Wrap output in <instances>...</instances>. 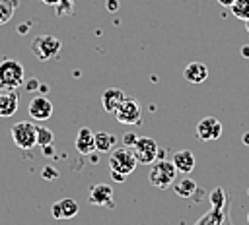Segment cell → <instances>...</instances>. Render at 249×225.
Instances as JSON below:
<instances>
[{
  "mask_svg": "<svg viewBox=\"0 0 249 225\" xmlns=\"http://www.w3.org/2000/svg\"><path fill=\"white\" fill-rule=\"evenodd\" d=\"M247 194H249V188H247Z\"/></svg>",
  "mask_w": 249,
  "mask_h": 225,
  "instance_id": "74e56055",
  "label": "cell"
},
{
  "mask_svg": "<svg viewBox=\"0 0 249 225\" xmlns=\"http://www.w3.org/2000/svg\"><path fill=\"white\" fill-rule=\"evenodd\" d=\"M245 29H247V33H249V19L245 21Z\"/></svg>",
  "mask_w": 249,
  "mask_h": 225,
  "instance_id": "e575fe53",
  "label": "cell"
},
{
  "mask_svg": "<svg viewBox=\"0 0 249 225\" xmlns=\"http://www.w3.org/2000/svg\"><path fill=\"white\" fill-rule=\"evenodd\" d=\"M37 87H39V81H37L35 78H31V80L25 83V89H27V91H33V89H37Z\"/></svg>",
  "mask_w": 249,
  "mask_h": 225,
  "instance_id": "83f0119b",
  "label": "cell"
},
{
  "mask_svg": "<svg viewBox=\"0 0 249 225\" xmlns=\"http://www.w3.org/2000/svg\"><path fill=\"white\" fill-rule=\"evenodd\" d=\"M80 211V206L72 198H62L51 206V213L54 219H70Z\"/></svg>",
  "mask_w": 249,
  "mask_h": 225,
  "instance_id": "7c38bea8",
  "label": "cell"
},
{
  "mask_svg": "<svg viewBox=\"0 0 249 225\" xmlns=\"http://www.w3.org/2000/svg\"><path fill=\"white\" fill-rule=\"evenodd\" d=\"M136 159H134V155H132V151H130V147H117V149H113L111 151V155H109V171H115V173H121V175H124V177H128V175H132L134 173V169H136Z\"/></svg>",
  "mask_w": 249,
  "mask_h": 225,
  "instance_id": "277c9868",
  "label": "cell"
},
{
  "mask_svg": "<svg viewBox=\"0 0 249 225\" xmlns=\"http://www.w3.org/2000/svg\"><path fill=\"white\" fill-rule=\"evenodd\" d=\"M60 47H62V43H60L58 37H54V35H37V37L31 41L29 50H31V54H33L37 60L45 62V60L54 58V56L60 52Z\"/></svg>",
  "mask_w": 249,
  "mask_h": 225,
  "instance_id": "7a4b0ae2",
  "label": "cell"
},
{
  "mask_svg": "<svg viewBox=\"0 0 249 225\" xmlns=\"http://www.w3.org/2000/svg\"><path fill=\"white\" fill-rule=\"evenodd\" d=\"M18 10V0H0V25L8 23Z\"/></svg>",
  "mask_w": 249,
  "mask_h": 225,
  "instance_id": "d6986e66",
  "label": "cell"
},
{
  "mask_svg": "<svg viewBox=\"0 0 249 225\" xmlns=\"http://www.w3.org/2000/svg\"><path fill=\"white\" fill-rule=\"evenodd\" d=\"M105 8H107V12H117L119 10V0H105Z\"/></svg>",
  "mask_w": 249,
  "mask_h": 225,
  "instance_id": "484cf974",
  "label": "cell"
},
{
  "mask_svg": "<svg viewBox=\"0 0 249 225\" xmlns=\"http://www.w3.org/2000/svg\"><path fill=\"white\" fill-rule=\"evenodd\" d=\"M12 140L19 149H31L37 145V126L31 120H19L12 126Z\"/></svg>",
  "mask_w": 249,
  "mask_h": 225,
  "instance_id": "3957f363",
  "label": "cell"
},
{
  "mask_svg": "<svg viewBox=\"0 0 249 225\" xmlns=\"http://www.w3.org/2000/svg\"><path fill=\"white\" fill-rule=\"evenodd\" d=\"M173 192L181 198H195L196 200V192H198V184L191 178V177H177L173 180Z\"/></svg>",
  "mask_w": 249,
  "mask_h": 225,
  "instance_id": "9a60e30c",
  "label": "cell"
},
{
  "mask_svg": "<svg viewBox=\"0 0 249 225\" xmlns=\"http://www.w3.org/2000/svg\"><path fill=\"white\" fill-rule=\"evenodd\" d=\"M43 153H45V155H51V153H53V144H51V145H43Z\"/></svg>",
  "mask_w": 249,
  "mask_h": 225,
  "instance_id": "f546056e",
  "label": "cell"
},
{
  "mask_svg": "<svg viewBox=\"0 0 249 225\" xmlns=\"http://www.w3.org/2000/svg\"><path fill=\"white\" fill-rule=\"evenodd\" d=\"M241 56L243 58H249V45H243L241 47Z\"/></svg>",
  "mask_w": 249,
  "mask_h": 225,
  "instance_id": "f1b7e54d",
  "label": "cell"
},
{
  "mask_svg": "<svg viewBox=\"0 0 249 225\" xmlns=\"http://www.w3.org/2000/svg\"><path fill=\"white\" fill-rule=\"evenodd\" d=\"M230 200H228V194H226V190L222 188V186H216L212 192H210V206L212 208H222V206H226Z\"/></svg>",
  "mask_w": 249,
  "mask_h": 225,
  "instance_id": "44dd1931",
  "label": "cell"
},
{
  "mask_svg": "<svg viewBox=\"0 0 249 225\" xmlns=\"http://www.w3.org/2000/svg\"><path fill=\"white\" fill-rule=\"evenodd\" d=\"M136 140H138V136H134L132 132H126V134L123 136V145H124V147H132Z\"/></svg>",
  "mask_w": 249,
  "mask_h": 225,
  "instance_id": "d4e9b609",
  "label": "cell"
},
{
  "mask_svg": "<svg viewBox=\"0 0 249 225\" xmlns=\"http://www.w3.org/2000/svg\"><path fill=\"white\" fill-rule=\"evenodd\" d=\"M27 112L33 120H47L53 114V103L45 95H35L27 105Z\"/></svg>",
  "mask_w": 249,
  "mask_h": 225,
  "instance_id": "30bf717a",
  "label": "cell"
},
{
  "mask_svg": "<svg viewBox=\"0 0 249 225\" xmlns=\"http://www.w3.org/2000/svg\"><path fill=\"white\" fill-rule=\"evenodd\" d=\"M218 4H220V6H226V8H230V6L233 4V0H218Z\"/></svg>",
  "mask_w": 249,
  "mask_h": 225,
  "instance_id": "4dcf8cb0",
  "label": "cell"
},
{
  "mask_svg": "<svg viewBox=\"0 0 249 225\" xmlns=\"http://www.w3.org/2000/svg\"><path fill=\"white\" fill-rule=\"evenodd\" d=\"M158 149H160V145L154 138H138L134 142V145L130 147L136 163H140V165H152L158 159Z\"/></svg>",
  "mask_w": 249,
  "mask_h": 225,
  "instance_id": "52a82bcc",
  "label": "cell"
},
{
  "mask_svg": "<svg viewBox=\"0 0 249 225\" xmlns=\"http://www.w3.org/2000/svg\"><path fill=\"white\" fill-rule=\"evenodd\" d=\"M171 163L175 165L177 173H181V175H191L193 169H195V165H196V159H195V155H193L191 149H179V151L173 153Z\"/></svg>",
  "mask_w": 249,
  "mask_h": 225,
  "instance_id": "4fadbf2b",
  "label": "cell"
},
{
  "mask_svg": "<svg viewBox=\"0 0 249 225\" xmlns=\"http://www.w3.org/2000/svg\"><path fill=\"white\" fill-rule=\"evenodd\" d=\"M41 2H43V4H47V6H56V2H58V0H41Z\"/></svg>",
  "mask_w": 249,
  "mask_h": 225,
  "instance_id": "1f68e13d",
  "label": "cell"
},
{
  "mask_svg": "<svg viewBox=\"0 0 249 225\" xmlns=\"http://www.w3.org/2000/svg\"><path fill=\"white\" fill-rule=\"evenodd\" d=\"M183 78H185L189 83L198 85V83L206 81V78H208V68H206V64H202V62H189V64L185 66V70H183Z\"/></svg>",
  "mask_w": 249,
  "mask_h": 225,
  "instance_id": "5bb4252c",
  "label": "cell"
},
{
  "mask_svg": "<svg viewBox=\"0 0 249 225\" xmlns=\"http://www.w3.org/2000/svg\"><path fill=\"white\" fill-rule=\"evenodd\" d=\"M74 145H76L78 153H82V155L93 153L95 151V132L91 128H88V126H82L78 130V134H76Z\"/></svg>",
  "mask_w": 249,
  "mask_h": 225,
  "instance_id": "8fae6325",
  "label": "cell"
},
{
  "mask_svg": "<svg viewBox=\"0 0 249 225\" xmlns=\"http://www.w3.org/2000/svg\"><path fill=\"white\" fill-rule=\"evenodd\" d=\"M175 178H177V169L171 163V159H156L152 163L150 173H148V180L154 188L165 190L173 184Z\"/></svg>",
  "mask_w": 249,
  "mask_h": 225,
  "instance_id": "6da1fadb",
  "label": "cell"
},
{
  "mask_svg": "<svg viewBox=\"0 0 249 225\" xmlns=\"http://www.w3.org/2000/svg\"><path fill=\"white\" fill-rule=\"evenodd\" d=\"M54 12H56L58 17H62V16H70V14L74 12V8H72V0H58L56 6H54Z\"/></svg>",
  "mask_w": 249,
  "mask_h": 225,
  "instance_id": "603a6c76",
  "label": "cell"
},
{
  "mask_svg": "<svg viewBox=\"0 0 249 225\" xmlns=\"http://www.w3.org/2000/svg\"><path fill=\"white\" fill-rule=\"evenodd\" d=\"M231 14L241 19V21H247L249 19V0H233V4L230 6Z\"/></svg>",
  "mask_w": 249,
  "mask_h": 225,
  "instance_id": "ffe728a7",
  "label": "cell"
},
{
  "mask_svg": "<svg viewBox=\"0 0 249 225\" xmlns=\"http://www.w3.org/2000/svg\"><path fill=\"white\" fill-rule=\"evenodd\" d=\"M41 177H43L45 180H56V178H58V171H56L53 165H47V167H43Z\"/></svg>",
  "mask_w": 249,
  "mask_h": 225,
  "instance_id": "cb8c5ba5",
  "label": "cell"
},
{
  "mask_svg": "<svg viewBox=\"0 0 249 225\" xmlns=\"http://www.w3.org/2000/svg\"><path fill=\"white\" fill-rule=\"evenodd\" d=\"M243 144H245V145H249V132H247V134H243Z\"/></svg>",
  "mask_w": 249,
  "mask_h": 225,
  "instance_id": "836d02e7",
  "label": "cell"
},
{
  "mask_svg": "<svg viewBox=\"0 0 249 225\" xmlns=\"http://www.w3.org/2000/svg\"><path fill=\"white\" fill-rule=\"evenodd\" d=\"M54 142V134L51 128H45V126H37V145H51Z\"/></svg>",
  "mask_w": 249,
  "mask_h": 225,
  "instance_id": "7402d4cb",
  "label": "cell"
},
{
  "mask_svg": "<svg viewBox=\"0 0 249 225\" xmlns=\"http://www.w3.org/2000/svg\"><path fill=\"white\" fill-rule=\"evenodd\" d=\"M27 27H29V25H27V23H23V25H19V27H18V31H21V33H25V31H27Z\"/></svg>",
  "mask_w": 249,
  "mask_h": 225,
  "instance_id": "d6a6232c",
  "label": "cell"
},
{
  "mask_svg": "<svg viewBox=\"0 0 249 225\" xmlns=\"http://www.w3.org/2000/svg\"><path fill=\"white\" fill-rule=\"evenodd\" d=\"M196 138L202 140V142H214L222 136V122L216 118V116H204L198 120L196 128Z\"/></svg>",
  "mask_w": 249,
  "mask_h": 225,
  "instance_id": "ba28073f",
  "label": "cell"
},
{
  "mask_svg": "<svg viewBox=\"0 0 249 225\" xmlns=\"http://www.w3.org/2000/svg\"><path fill=\"white\" fill-rule=\"evenodd\" d=\"M195 225H202V221H200V219H198V221H196V223H195Z\"/></svg>",
  "mask_w": 249,
  "mask_h": 225,
  "instance_id": "d590c367",
  "label": "cell"
},
{
  "mask_svg": "<svg viewBox=\"0 0 249 225\" xmlns=\"http://www.w3.org/2000/svg\"><path fill=\"white\" fill-rule=\"evenodd\" d=\"M247 223H249V211H247Z\"/></svg>",
  "mask_w": 249,
  "mask_h": 225,
  "instance_id": "8d00e7d4",
  "label": "cell"
},
{
  "mask_svg": "<svg viewBox=\"0 0 249 225\" xmlns=\"http://www.w3.org/2000/svg\"><path fill=\"white\" fill-rule=\"evenodd\" d=\"M109 175H111V180H113V182H124V180H126V177H124V175H121V173L109 171Z\"/></svg>",
  "mask_w": 249,
  "mask_h": 225,
  "instance_id": "4316f807",
  "label": "cell"
},
{
  "mask_svg": "<svg viewBox=\"0 0 249 225\" xmlns=\"http://www.w3.org/2000/svg\"><path fill=\"white\" fill-rule=\"evenodd\" d=\"M113 114L121 124L134 126V124H138L142 120V107L134 97H126L124 95V99L119 103V107L115 109Z\"/></svg>",
  "mask_w": 249,
  "mask_h": 225,
  "instance_id": "8992f818",
  "label": "cell"
},
{
  "mask_svg": "<svg viewBox=\"0 0 249 225\" xmlns=\"http://www.w3.org/2000/svg\"><path fill=\"white\" fill-rule=\"evenodd\" d=\"M88 200L89 204L93 206H101V208H115V202H113V188L105 182H97L89 188V194H88Z\"/></svg>",
  "mask_w": 249,
  "mask_h": 225,
  "instance_id": "9c48e42d",
  "label": "cell"
},
{
  "mask_svg": "<svg viewBox=\"0 0 249 225\" xmlns=\"http://www.w3.org/2000/svg\"><path fill=\"white\" fill-rule=\"evenodd\" d=\"M117 145V136L111 134V132H105V130H99L95 134V149L101 151V153H107V151H113Z\"/></svg>",
  "mask_w": 249,
  "mask_h": 225,
  "instance_id": "ac0fdd59",
  "label": "cell"
},
{
  "mask_svg": "<svg viewBox=\"0 0 249 225\" xmlns=\"http://www.w3.org/2000/svg\"><path fill=\"white\" fill-rule=\"evenodd\" d=\"M23 83V64L14 60V58H6L0 62V85H4L6 89H16Z\"/></svg>",
  "mask_w": 249,
  "mask_h": 225,
  "instance_id": "5b68a950",
  "label": "cell"
},
{
  "mask_svg": "<svg viewBox=\"0 0 249 225\" xmlns=\"http://www.w3.org/2000/svg\"><path fill=\"white\" fill-rule=\"evenodd\" d=\"M16 111H18V95L12 89L0 93V116L8 118V116L16 114Z\"/></svg>",
  "mask_w": 249,
  "mask_h": 225,
  "instance_id": "e0dca14e",
  "label": "cell"
},
{
  "mask_svg": "<svg viewBox=\"0 0 249 225\" xmlns=\"http://www.w3.org/2000/svg\"><path fill=\"white\" fill-rule=\"evenodd\" d=\"M123 99H124V91L121 87H109L101 93V105L107 112H115V109Z\"/></svg>",
  "mask_w": 249,
  "mask_h": 225,
  "instance_id": "2e32d148",
  "label": "cell"
}]
</instances>
